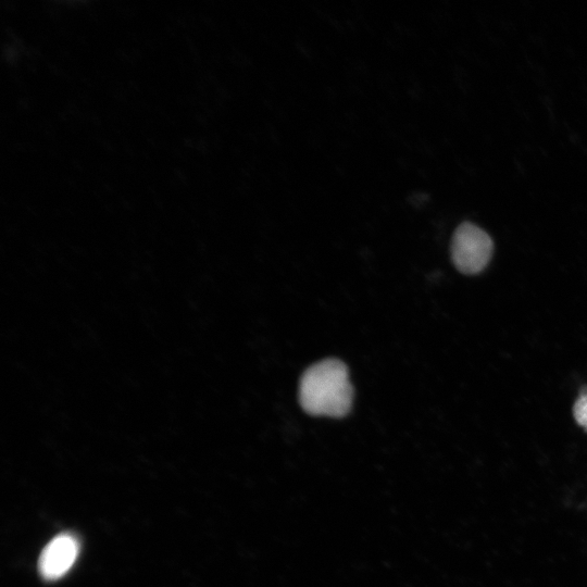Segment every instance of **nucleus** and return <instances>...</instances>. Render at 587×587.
Instances as JSON below:
<instances>
[{"instance_id":"nucleus-1","label":"nucleus","mask_w":587,"mask_h":587,"mask_svg":"<svg viewBox=\"0 0 587 587\" xmlns=\"http://www.w3.org/2000/svg\"><path fill=\"white\" fill-rule=\"evenodd\" d=\"M352 401L349 372L340 360H322L308 367L300 378L299 402L310 415L344 417L349 413Z\"/></svg>"},{"instance_id":"nucleus-3","label":"nucleus","mask_w":587,"mask_h":587,"mask_svg":"<svg viewBox=\"0 0 587 587\" xmlns=\"http://www.w3.org/2000/svg\"><path fill=\"white\" fill-rule=\"evenodd\" d=\"M79 552V542L75 536L62 533L52 538L42 549L38 570L48 580H54L65 575L75 563Z\"/></svg>"},{"instance_id":"nucleus-2","label":"nucleus","mask_w":587,"mask_h":587,"mask_svg":"<svg viewBox=\"0 0 587 587\" xmlns=\"http://www.w3.org/2000/svg\"><path fill=\"white\" fill-rule=\"evenodd\" d=\"M494 250L489 235L478 226L465 222L458 226L451 241V258L464 274H477L488 264Z\"/></svg>"},{"instance_id":"nucleus-4","label":"nucleus","mask_w":587,"mask_h":587,"mask_svg":"<svg viewBox=\"0 0 587 587\" xmlns=\"http://www.w3.org/2000/svg\"><path fill=\"white\" fill-rule=\"evenodd\" d=\"M573 414L577 424L587 432V389L580 391L574 403Z\"/></svg>"}]
</instances>
